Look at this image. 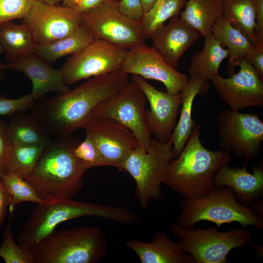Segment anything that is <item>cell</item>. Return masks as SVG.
<instances>
[{
    "label": "cell",
    "mask_w": 263,
    "mask_h": 263,
    "mask_svg": "<svg viewBox=\"0 0 263 263\" xmlns=\"http://www.w3.org/2000/svg\"><path fill=\"white\" fill-rule=\"evenodd\" d=\"M132 80L139 86L150 104V109L146 112V120L150 132L158 141L167 142L176 124L181 93L171 94L158 90L138 75H133Z\"/></svg>",
    "instance_id": "e0dca14e"
},
{
    "label": "cell",
    "mask_w": 263,
    "mask_h": 263,
    "mask_svg": "<svg viewBox=\"0 0 263 263\" xmlns=\"http://www.w3.org/2000/svg\"><path fill=\"white\" fill-rule=\"evenodd\" d=\"M129 81L128 75L120 71L90 78L65 93L34 102L31 115L42 122L55 137L71 136L83 127L98 105Z\"/></svg>",
    "instance_id": "6da1fadb"
},
{
    "label": "cell",
    "mask_w": 263,
    "mask_h": 263,
    "mask_svg": "<svg viewBox=\"0 0 263 263\" xmlns=\"http://www.w3.org/2000/svg\"><path fill=\"white\" fill-rule=\"evenodd\" d=\"M182 209L176 223L183 228L193 229L202 221L212 222L218 227L224 224L238 223L242 227L263 229V201L251 207L239 203L228 187L214 188L207 194L194 198H183Z\"/></svg>",
    "instance_id": "5b68a950"
},
{
    "label": "cell",
    "mask_w": 263,
    "mask_h": 263,
    "mask_svg": "<svg viewBox=\"0 0 263 263\" xmlns=\"http://www.w3.org/2000/svg\"><path fill=\"white\" fill-rule=\"evenodd\" d=\"M107 247L99 227L83 226L54 231L31 251L33 263H96Z\"/></svg>",
    "instance_id": "8992f818"
},
{
    "label": "cell",
    "mask_w": 263,
    "mask_h": 263,
    "mask_svg": "<svg viewBox=\"0 0 263 263\" xmlns=\"http://www.w3.org/2000/svg\"><path fill=\"white\" fill-rule=\"evenodd\" d=\"M204 38V47L191 57L188 73L190 77L210 81L219 74L220 66L225 58H228V52L221 45L212 33Z\"/></svg>",
    "instance_id": "cb8c5ba5"
},
{
    "label": "cell",
    "mask_w": 263,
    "mask_h": 263,
    "mask_svg": "<svg viewBox=\"0 0 263 263\" xmlns=\"http://www.w3.org/2000/svg\"><path fill=\"white\" fill-rule=\"evenodd\" d=\"M104 0H84L75 9L82 13L94 8L101 4Z\"/></svg>",
    "instance_id": "b9f144b4"
},
{
    "label": "cell",
    "mask_w": 263,
    "mask_h": 263,
    "mask_svg": "<svg viewBox=\"0 0 263 263\" xmlns=\"http://www.w3.org/2000/svg\"><path fill=\"white\" fill-rule=\"evenodd\" d=\"M118 8L123 15L133 20L140 21L144 15L141 0H119Z\"/></svg>",
    "instance_id": "f35d334b"
},
{
    "label": "cell",
    "mask_w": 263,
    "mask_h": 263,
    "mask_svg": "<svg viewBox=\"0 0 263 263\" xmlns=\"http://www.w3.org/2000/svg\"><path fill=\"white\" fill-rule=\"evenodd\" d=\"M12 144L45 146L52 139L48 128L41 121L24 113H16L7 124Z\"/></svg>",
    "instance_id": "484cf974"
},
{
    "label": "cell",
    "mask_w": 263,
    "mask_h": 263,
    "mask_svg": "<svg viewBox=\"0 0 263 263\" xmlns=\"http://www.w3.org/2000/svg\"><path fill=\"white\" fill-rule=\"evenodd\" d=\"M11 144L7 132V124L0 118V180L5 173L8 155Z\"/></svg>",
    "instance_id": "8d00e7d4"
},
{
    "label": "cell",
    "mask_w": 263,
    "mask_h": 263,
    "mask_svg": "<svg viewBox=\"0 0 263 263\" xmlns=\"http://www.w3.org/2000/svg\"><path fill=\"white\" fill-rule=\"evenodd\" d=\"M84 0H62V5L76 9Z\"/></svg>",
    "instance_id": "7bdbcfd3"
},
{
    "label": "cell",
    "mask_w": 263,
    "mask_h": 263,
    "mask_svg": "<svg viewBox=\"0 0 263 263\" xmlns=\"http://www.w3.org/2000/svg\"><path fill=\"white\" fill-rule=\"evenodd\" d=\"M3 53V48L0 42V56ZM3 71L4 70L1 69L0 67V82L4 81L6 79L5 75Z\"/></svg>",
    "instance_id": "f6af8a7d"
},
{
    "label": "cell",
    "mask_w": 263,
    "mask_h": 263,
    "mask_svg": "<svg viewBox=\"0 0 263 263\" xmlns=\"http://www.w3.org/2000/svg\"><path fill=\"white\" fill-rule=\"evenodd\" d=\"M240 70L229 77L220 74L210 81L221 99L233 111L257 106L263 107V80L244 58L238 60Z\"/></svg>",
    "instance_id": "9a60e30c"
},
{
    "label": "cell",
    "mask_w": 263,
    "mask_h": 263,
    "mask_svg": "<svg viewBox=\"0 0 263 263\" xmlns=\"http://www.w3.org/2000/svg\"><path fill=\"white\" fill-rule=\"evenodd\" d=\"M45 146L12 144L5 172H13L23 178L34 169Z\"/></svg>",
    "instance_id": "f546056e"
},
{
    "label": "cell",
    "mask_w": 263,
    "mask_h": 263,
    "mask_svg": "<svg viewBox=\"0 0 263 263\" xmlns=\"http://www.w3.org/2000/svg\"><path fill=\"white\" fill-rule=\"evenodd\" d=\"M224 0H188L180 16L203 37L223 16Z\"/></svg>",
    "instance_id": "d4e9b609"
},
{
    "label": "cell",
    "mask_w": 263,
    "mask_h": 263,
    "mask_svg": "<svg viewBox=\"0 0 263 263\" xmlns=\"http://www.w3.org/2000/svg\"><path fill=\"white\" fill-rule=\"evenodd\" d=\"M119 0H104L101 4L81 14V25L94 39L102 40L129 50L144 43L146 39L140 21L123 15Z\"/></svg>",
    "instance_id": "9c48e42d"
},
{
    "label": "cell",
    "mask_w": 263,
    "mask_h": 263,
    "mask_svg": "<svg viewBox=\"0 0 263 263\" xmlns=\"http://www.w3.org/2000/svg\"><path fill=\"white\" fill-rule=\"evenodd\" d=\"M23 23L39 44H49L73 33L80 25L75 9L36 0Z\"/></svg>",
    "instance_id": "4fadbf2b"
},
{
    "label": "cell",
    "mask_w": 263,
    "mask_h": 263,
    "mask_svg": "<svg viewBox=\"0 0 263 263\" xmlns=\"http://www.w3.org/2000/svg\"><path fill=\"white\" fill-rule=\"evenodd\" d=\"M128 50L108 42L94 39L71 56L60 69L67 85L119 71Z\"/></svg>",
    "instance_id": "7c38bea8"
},
{
    "label": "cell",
    "mask_w": 263,
    "mask_h": 263,
    "mask_svg": "<svg viewBox=\"0 0 263 263\" xmlns=\"http://www.w3.org/2000/svg\"><path fill=\"white\" fill-rule=\"evenodd\" d=\"M1 181L11 196L9 210L11 214L15 207L23 202L40 204L47 200L40 198L31 185L22 177L13 172H5Z\"/></svg>",
    "instance_id": "1f68e13d"
},
{
    "label": "cell",
    "mask_w": 263,
    "mask_h": 263,
    "mask_svg": "<svg viewBox=\"0 0 263 263\" xmlns=\"http://www.w3.org/2000/svg\"><path fill=\"white\" fill-rule=\"evenodd\" d=\"M244 58L253 66L258 75L263 80V42L253 44Z\"/></svg>",
    "instance_id": "74e56055"
},
{
    "label": "cell",
    "mask_w": 263,
    "mask_h": 263,
    "mask_svg": "<svg viewBox=\"0 0 263 263\" xmlns=\"http://www.w3.org/2000/svg\"><path fill=\"white\" fill-rule=\"evenodd\" d=\"M157 0H141L144 14L149 11Z\"/></svg>",
    "instance_id": "ee69618b"
},
{
    "label": "cell",
    "mask_w": 263,
    "mask_h": 263,
    "mask_svg": "<svg viewBox=\"0 0 263 263\" xmlns=\"http://www.w3.org/2000/svg\"><path fill=\"white\" fill-rule=\"evenodd\" d=\"M36 0H0V25L17 19H23Z\"/></svg>",
    "instance_id": "e575fe53"
},
{
    "label": "cell",
    "mask_w": 263,
    "mask_h": 263,
    "mask_svg": "<svg viewBox=\"0 0 263 263\" xmlns=\"http://www.w3.org/2000/svg\"><path fill=\"white\" fill-rule=\"evenodd\" d=\"M35 100L31 94L18 98H9L0 94V115L10 116L19 113H24L33 106Z\"/></svg>",
    "instance_id": "d590c367"
},
{
    "label": "cell",
    "mask_w": 263,
    "mask_h": 263,
    "mask_svg": "<svg viewBox=\"0 0 263 263\" xmlns=\"http://www.w3.org/2000/svg\"><path fill=\"white\" fill-rule=\"evenodd\" d=\"M85 216H93L115 222L131 225L138 221V216L123 207L81 202L72 200H47L38 204L29 219L19 234V245L32 250L53 232L60 223Z\"/></svg>",
    "instance_id": "277c9868"
},
{
    "label": "cell",
    "mask_w": 263,
    "mask_h": 263,
    "mask_svg": "<svg viewBox=\"0 0 263 263\" xmlns=\"http://www.w3.org/2000/svg\"><path fill=\"white\" fill-rule=\"evenodd\" d=\"M146 98L139 87L131 81L117 93L98 105L91 118L113 120L129 130L136 137L139 147L147 150L151 134L146 123Z\"/></svg>",
    "instance_id": "30bf717a"
},
{
    "label": "cell",
    "mask_w": 263,
    "mask_h": 263,
    "mask_svg": "<svg viewBox=\"0 0 263 263\" xmlns=\"http://www.w3.org/2000/svg\"><path fill=\"white\" fill-rule=\"evenodd\" d=\"M72 152L76 160L86 170L92 168L104 166L97 147L87 135L83 141L76 140Z\"/></svg>",
    "instance_id": "836d02e7"
},
{
    "label": "cell",
    "mask_w": 263,
    "mask_h": 263,
    "mask_svg": "<svg viewBox=\"0 0 263 263\" xmlns=\"http://www.w3.org/2000/svg\"><path fill=\"white\" fill-rule=\"evenodd\" d=\"M83 128L97 147L104 166L121 170L129 155L139 147L129 130L112 120L91 118Z\"/></svg>",
    "instance_id": "5bb4252c"
},
{
    "label": "cell",
    "mask_w": 263,
    "mask_h": 263,
    "mask_svg": "<svg viewBox=\"0 0 263 263\" xmlns=\"http://www.w3.org/2000/svg\"><path fill=\"white\" fill-rule=\"evenodd\" d=\"M0 67L3 70L20 72L28 78L32 85L30 94L35 101L49 93L61 94L70 90L61 70L54 69L36 54L14 62L0 63Z\"/></svg>",
    "instance_id": "ac0fdd59"
},
{
    "label": "cell",
    "mask_w": 263,
    "mask_h": 263,
    "mask_svg": "<svg viewBox=\"0 0 263 263\" xmlns=\"http://www.w3.org/2000/svg\"><path fill=\"white\" fill-rule=\"evenodd\" d=\"M256 13L255 33L258 40L263 42V0H252Z\"/></svg>",
    "instance_id": "ab89813d"
},
{
    "label": "cell",
    "mask_w": 263,
    "mask_h": 263,
    "mask_svg": "<svg viewBox=\"0 0 263 263\" xmlns=\"http://www.w3.org/2000/svg\"><path fill=\"white\" fill-rule=\"evenodd\" d=\"M120 71L160 81L171 94L180 93L189 80L186 75L169 65L152 47L144 43L128 50Z\"/></svg>",
    "instance_id": "2e32d148"
},
{
    "label": "cell",
    "mask_w": 263,
    "mask_h": 263,
    "mask_svg": "<svg viewBox=\"0 0 263 263\" xmlns=\"http://www.w3.org/2000/svg\"><path fill=\"white\" fill-rule=\"evenodd\" d=\"M231 161L224 150H210L200 140V125H196L179 155L165 168L162 184L183 198L205 196L215 187L213 182L219 169Z\"/></svg>",
    "instance_id": "7a4b0ae2"
},
{
    "label": "cell",
    "mask_w": 263,
    "mask_h": 263,
    "mask_svg": "<svg viewBox=\"0 0 263 263\" xmlns=\"http://www.w3.org/2000/svg\"><path fill=\"white\" fill-rule=\"evenodd\" d=\"M223 16L251 43L260 42L255 33L256 13L252 0H224Z\"/></svg>",
    "instance_id": "f1b7e54d"
},
{
    "label": "cell",
    "mask_w": 263,
    "mask_h": 263,
    "mask_svg": "<svg viewBox=\"0 0 263 263\" xmlns=\"http://www.w3.org/2000/svg\"><path fill=\"white\" fill-rule=\"evenodd\" d=\"M10 202L11 196L1 180H0V227L4 219Z\"/></svg>",
    "instance_id": "60d3db41"
},
{
    "label": "cell",
    "mask_w": 263,
    "mask_h": 263,
    "mask_svg": "<svg viewBox=\"0 0 263 263\" xmlns=\"http://www.w3.org/2000/svg\"><path fill=\"white\" fill-rule=\"evenodd\" d=\"M209 80L190 77L181 92L182 94L180 116L173 130L171 140L173 145V158L177 157L185 147L196 126L192 118L194 99L197 95H205L209 87Z\"/></svg>",
    "instance_id": "7402d4cb"
},
{
    "label": "cell",
    "mask_w": 263,
    "mask_h": 263,
    "mask_svg": "<svg viewBox=\"0 0 263 263\" xmlns=\"http://www.w3.org/2000/svg\"><path fill=\"white\" fill-rule=\"evenodd\" d=\"M0 42L9 62L36 54L38 46L26 24L12 21L0 25Z\"/></svg>",
    "instance_id": "603a6c76"
},
{
    "label": "cell",
    "mask_w": 263,
    "mask_h": 263,
    "mask_svg": "<svg viewBox=\"0 0 263 263\" xmlns=\"http://www.w3.org/2000/svg\"><path fill=\"white\" fill-rule=\"evenodd\" d=\"M217 131L222 150L245 164L261 154L263 123L258 114L223 110L217 116Z\"/></svg>",
    "instance_id": "8fae6325"
},
{
    "label": "cell",
    "mask_w": 263,
    "mask_h": 263,
    "mask_svg": "<svg viewBox=\"0 0 263 263\" xmlns=\"http://www.w3.org/2000/svg\"><path fill=\"white\" fill-rule=\"evenodd\" d=\"M173 158L171 139L166 143L152 139L147 150L138 147L126 159L121 171L128 172L133 178L135 193L141 207L146 208L150 200L161 198L164 172Z\"/></svg>",
    "instance_id": "ba28073f"
},
{
    "label": "cell",
    "mask_w": 263,
    "mask_h": 263,
    "mask_svg": "<svg viewBox=\"0 0 263 263\" xmlns=\"http://www.w3.org/2000/svg\"><path fill=\"white\" fill-rule=\"evenodd\" d=\"M199 36L179 15L156 29L149 39L152 41V47L169 65L176 69L182 55Z\"/></svg>",
    "instance_id": "d6986e66"
},
{
    "label": "cell",
    "mask_w": 263,
    "mask_h": 263,
    "mask_svg": "<svg viewBox=\"0 0 263 263\" xmlns=\"http://www.w3.org/2000/svg\"><path fill=\"white\" fill-rule=\"evenodd\" d=\"M218 226L186 229L176 222L170 225L171 231L179 239L182 250L188 253L194 263H226L227 255L233 249L250 242L251 234L245 227L233 228L225 232Z\"/></svg>",
    "instance_id": "52a82bcc"
},
{
    "label": "cell",
    "mask_w": 263,
    "mask_h": 263,
    "mask_svg": "<svg viewBox=\"0 0 263 263\" xmlns=\"http://www.w3.org/2000/svg\"><path fill=\"white\" fill-rule=\"evenodd\" d=\"M76 140L71 135L52 138L32 172L24 178L42 199H72L82 189L86 170L72 152Z\"/></svg>",
    "instance_id": "3957f363"
},
{
    "label": "cell",
    "mask_w": 263,
    "mask_h": 263,
    "mask_svg": "<svg viewBox=\"0 0 263 263\" xmlns=\"http://www.w3.org/2000/svg\"><path fill=\"white\" fill-rule=\"evenodd\" d=\"M253 171L251 173L245 167H229L225 164L217 173L214 187L230 188L239 203L249 207L256 203L263 194V163L254 167Z\"/></svg>",
    "instance_id": "ffe728a7"
},
{
    "label": "cell",
    "mask_w": 263,
    "mask_h": 263,
    "mask_svg": "<svg viewBox=\"0 0 263 263\" xmlns=\"http://www.w3.org/2000/svg\"><path fill=\"white\" fill-rule=\"evenodd\" d=\"M39 1L52 4H57L62 0H38Z\"/></svg>",
    "instance_id": "bcb514c9"
},
{
    "label": "cell",
    "mask_w": 263,
    "mask_h": 263,
    "mask_svg": "<svg viewBox=\"0 0 263 263\" xmlns=\"http://www.w3.org/2000/svg\"><path fill=\"white\" fill-rule=\"evenodd\" d=\"M124 244L141 263H194L190 255L182 250L178 242L172 241L163 231L157 233L151 242L131 239Z\"/></svg>",
    "instance_id": "44dd1931"
},
{
    "label": "cell",
    "mask_w": 263,
    "mask_h": 263,
    "mask_svg": "<svg viewBox=\"0 0 263 263\" xmlns=\"http://www.w3.org/2000/svg\"><path fill=\"white\" fill-rule=\"evenodd\" d=\"M3 240L0 246V258L6 263H33L32 251L17 244L13 237L9 224L3 233Z\"/></svg>",
    "instance_id": "d6a6232c"
},
{
    "label": "cell",
    "mask_w": 263,
    "mask_h": 263,
    "mask_svg": "<svg viewBox=\"0 0 263 263\" xmlns=\"http://www.w3.org/2000/svg\"><path fill=\"white\" fill-rule=\"evenodd\" d=\"M211 33L223 48H227L229 58L228 70L230 75L234 73L236 62L245 57L253 44L223 16L214 24Z\"/></svg>",
    "instance_id": "83f0119b"
},
{
    "label": "cell",
    "mask_w": 263,
    "mask_h": 263,
    "mask_svg": "<svg viewBox=\"0 0 263 263\" xmlns=\"http://www.w3.org/2000/svg\"><path fill=\"white\" fill-rule=\"evenodd\" d=\"M186 0H157L151 9L144 13L141 24L146 39L171 18L180 15Z\"/></svg>",
    "instance_id": "4dcf8cb0"
},
{
    "label": "cell",
    "mask_w": 263,
    "mask_h": 263,
    "mask_svg": "<svg viewBox=\"0 0 263 263\" xmlns=\"http://www.w3.org/2000/svg\"><path fill=\"white\" fill-rule=\"evenodd\" d=\"M94 39L89 31L80 24L68 36L51 43L38 44L36 55L52 65L62 57L78 52Z\"/></svg>",
    "instance_id": "4316f807"
}]
</instances>
